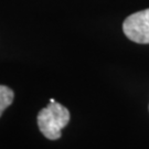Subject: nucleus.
<instances>
[{"instance_id": "nucleus-1", "label": "nucleus", "mask_w": 149, "mask_h": 149, "mask_svg": "<svg viewBox=\"0 0 149 149\" xmlns=\"http://www.w3.org/2000/svg\"><path fill=\"white\" fill-rule=\"evenodd\" d=\"M70 118V112L66 107L56 102H50L48 106L38 114V127L45 138L56 140L61 138V130L69 124Z\"/></svg>"}, {"instance_id": "nucleus-2", "label": "nucleus", "mask_w": 149, "mask_h": 149, "mask_svg": "<svg viewBox=\"0 0 149 149\" xmlns=\"http://www.w3.org/2000/svg\"><path fill=\"white\" fill-rule=\"evenodd\" d=\"M125 36L133 42L149 43V9L135 12L128 16L123 23Z\"/></svg>"}, {"instance_id": "nucleus-3", "label": "nucleus", "mask_w": 149, "mask_h": 149, "mask_svg": "<svg viewBox=\"0 0 149 149\" xmlns=\"http://www.w3.org/2000/svg\"><path fill=\"white\" fill-rule=\"evenodd\" d=\"M15 100V93L10 87L6 85H0V117L6 108L10 106Z\"/></svg>"}]
</instances>
